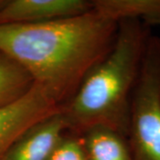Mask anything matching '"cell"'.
I'll use <instances>...</instances> for the list:
<instances>
[{"mask_svg": "<svg viewBox=\"0 0 160 160\" xmlns=\"http://www.w3.org/2000/svg\"><path fill=\"white\" fill-rule=\"evenodd\" d=\"M118 28L93 8L45 22L0 25V52L63 106L111 50Z\"/></svg>", "mask_w": 160, "mask_h": 160, "instance_id": "1", "label": "cell"}, {"mask_svg": "<svg viewBox=\"0 0 160 160\" xmlns=\"http://www.w3.org/2000/svg\"><path fill=\"white\" fill-rule=\"evenodd\" d=\"M150 35V26L142 20L120 21L111 50L62 108L69 132L82 135L103 126L127 138L132 92Z\"/></svg>", "mask_w": 160, "mask_h": 160, "instance_id": "2", "label": "cell"}, {"mask_svg": "<svg viewBox=\"0 0 160 160\" xmlns=\"http://www.w3.org/2000/svg\"><path fill=\"white\" fill-rule=\"evenodd\" d=\"M127 141L132 160H160V37L150 35L132 92Z\"/></svg>", "mask_w": 160, "mask_h": 160, "instance_id": "3", "label": "cell"}, {"mask_svg": "<svg viewBox=\"0 0 160 160\" xmlns=\"http://www.w3.org/2000/svg\"><path fill=\"white\" fill-rule=\"evenodd\" d=\"M62 106L42 86L35 83L23 97L0 109V160L31 126L59 112Z\"/></svg>", "mask_w": 160, "mask_h": 160, "instance_id": "4", "label": "cell"}, {"mask_svg": "<svg viewBox=\"0 0 160 160\" xmlns=\"http://www.w3.org/2000/svg\"><path fill=\"white\" fill-rule=\"evenodd\" d=\"M92 9V1L87 0H7L0 9V25L45 22Z\"/></svg>", "mask_w": 160, "mask_h": 160, "instance_id": "5", "label": "cell"}, {"mask_svg": "<svg viewBox=\"0 0 160 160\" xmlns=\"http://www.w3.org/2000/svg\"><path fill=\"white\" fill-rule=\"evenodd\" d=\"M67 132L68 125L61 109L29 128L3 160H46Z\"/></svg>", "mask_w": 160, "mask_h": 160, "instance_id": "6", "label": "cell"}, {"mask_svg": "<svg viewBox=\"0 0 160 160\" xmlns=\"http://www.w3.org/2000/svg\"><path fill=\"white\" fill-rule=\"evenodd\" d=\"M81 136L88 160H132L127 138L109 128L95 126Z\"/></svg>", "mask_w": 160, "mask_h": 160, "instance_id": "7", "label": "cell"}, {"mask_svg": "<svg viewBox=\"0 0 160 160\" xmlns=\"http://www.w3.org/2000/svg\"><path fill=\"white\" fill-rule=\"evenodd\" d=\"M92 8L116 22L139 19L153 26L160 21V0H94Z\"/></svg>", "mask_w": 160, "mask_h": 160, "instance_id": "8", "label": "cell"}, {"mask_svg": "<svg viewBox=\"0 0 160 160\" xmlns=\"http://www.w3.org/2000/svg\"><path fill=\"white\" fill-rule=\"evenodd\" d=\"M34 84L26 69L0 52V109L23 97Z\"/></svg>", "mask_w": 160, "mask_h": 160, "instance_id": "9", "label": "cell"}, {"mask_svg": "<svg viewBox=\"0 0 160 160\" xmlns=\"http://www.w3.org/2000/svg\"><path fill=\"white\" fill-rule=\"evenodd\" d=\"M46 160H88L82 136L68 132Z\"/></svg>", "mask_w": 160, "mask_h": 160, "instance_id": "10", "label": "cell"}, {"mask_svg": "<svg viewBox=\"0 0 160 160\" xmlns=\"http://www.w3.org/2000/svg\"><path fill=\"white\" fill-rule=\"evenodd\" d=\"M6 1H7V0H0V9H1L3 6H5V4L6 3Z\"/></svg>", "mask_w": 160, "mask_h": 160, "instance_id": "11", "label": "cell"}, {"mask_svg": "<svg viewBox=\"0 0 160 160\" xmlns=\"http://www.w3.org/2000/svg\"><path fill=\"white\" fill-rule=\"evenodd\" d=\"M154 25H158V26H160V21H158V22H157L155 23Z\"/></svg>", "mask_w": 160, "mask_h": 160, "instance_id": "12", "label": "cell"}]
</instances>
